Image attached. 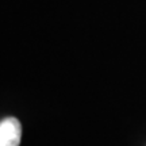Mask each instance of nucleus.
<instances>
[{"label": "nucleus", "mask_w": 146, "mask_h": 146, "mask_svg": "<svg viewBox=\"0 0 146 146\" xmlns=\"http://www.w3.org/2000/svg\"><path fill=\"white\" fill-rule=\"evenodd\" d=\"M22 138L21 122L14 118H5L0 122V146H19Z\"/></svg>", "instance_id": "nucleus-1"}]
</instances>
